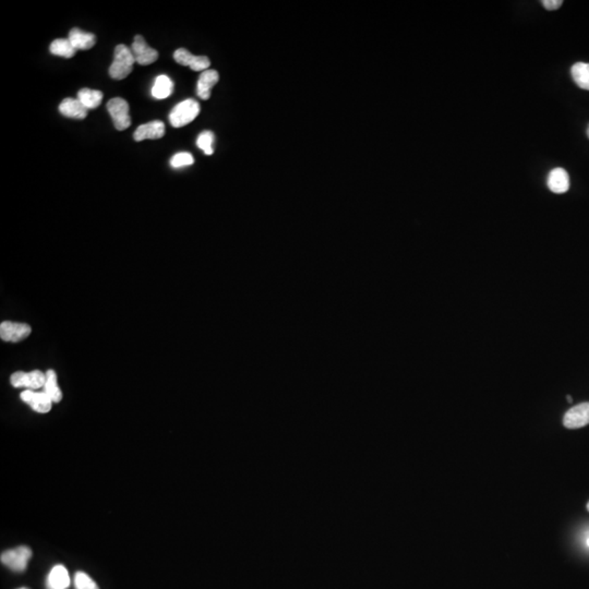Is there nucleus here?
<instances>
[{
    "instance_id": "nucleus-8",
    "label": "nucleus",
    "mask_w": 589,
    "mask_h": 589,
    "mask_svg": "<svg viewBox=\"0 0 589 589\" xmlns=\"http://www.w3.org/2000/svg\"><path fill=\"white\" fill-rule=\"evenodd\" d=\"M248 202V187L241 180H231L226 184L218 185L207 190V194L203 195L200 207L203 212H215L220 208L226 210H234V208H241Z\"/></svg>"
},
{
    "instance_id": "nucleus-18",
    "label": "nucleus",
    "mask_w": 589,
    "mask_h": 589,
    "mask_svg": "<svg viewBox=\"0 0 589 589\" xmlns=\"http://www.w3.org/2000/svg\"><path fill=\"white\" fill-rule=\"evenodd\" d=\"M33 589H68V588H66V586H64V588H53V586L38 585V586H36V588H33Z\"/></svg>"
},
{
    "instance_id": "nucleus-7",
    "label": "nucleus",
    "mask_w": 589,
    "mask_h": 589,
    "mask_svg": "<svg viewBox=\"0 0 589 589\" xmlns=\"http://www.w3.org/2000/svg\"><path fill=\"white\" fill-rule=\"evenodd\" d=\"M261 89L272 99L285 100L290 107H308L316 97L310 84H292L279 72H269L262 77Z\"/></svg>"
},
{
    "instance_id": "nucleus-9",
    "label": "nucleus",
    "mask_w": 589,
    "mask_h": 589,
    "mask_svg": "<svg viewBox=\"0 0 589 589\" xmlns=\"http://www.w3.org/2000/svg\"><path fill=\"white\" fill-rule=\"evenodd\" d=\"M328 120V108L323 105H308L303 108L295 126V141L298 146L306 151L315 148L316 133L328 123Z\"/></svg>"
},
{
    "instance_id": "nucleus-1",
    "label": "nucleus",
    "mask_w": 589,
    "mask_h": 589,
    "mask_svg": "<svg viewBox=\"0 0 589 589\" xmlns=\"http://www.w3.org/2000/svg\"><path fill=\"white\" fill-rule=\"evenodd\" d=\"M202 94L197 72L180 66L172 72L171 92L164 102V113L172 120H184L197 110Z\"/></svg>"
},
{
    "instance_id": "nucleus-2",
    "label": "nucleus",
    "mask_w": 589,
    "mask_h": 589,
    "mask_svg": "<svg viewBox=\"0 0 589 589\" xmlns=\"http://www.w3.org/2000/svg\"><path fill=\"white\" fill-rule=\"evenodd\" d=\"M300 171V156L292 149H277L259 162L254 184L261 192H272L288 184Z\"/></svg>"
},
{
    "instance_id": "nucleus-6",
    "label": "nucleus",
    "mask_w": 589,
    "mask_h": 589,
    "mask_svg": "<svg viewBox=\"0 0 589 589\" xmlns=\"http://www.w3.org/2000/svg\"><path fill=\"white\" fill-rule=\"evenodd\" d=\"M48 498L45 488L38 485L7 482L0 488V506L7 513L27 514L40 508Z\"/></svg>"
},
{
    "instance_id": "nucleus-11",
    "label": "nucleus",
    "mask_w": 589,
    "mask_h": 589,
    "mask_svg": "<svg viewBox=\"0 0 589 589\" xmlns=\"http://www.w3.org/2000/svg\"><path fill=\"white\" fill-rule=\"evenodd\" d=\"M102 58H104L108 68L115 76L117 74L131 76V74L140 71L144 64V56L141 51L130 50V48H125V46L115 43V41L105 46Z\"/></svg>"
},
{
    "instance_id": "nucleus-16",
    "label": "nucleus",
    "mask_w": 589,
    "mask_h": 589,
    "mask_svg": "<svg viewBox=\"0 0 589 589\" xmlns=\"http://www.w3.org/2000/svg\"><path fill=\"white\" fill-rule=\"evenodd\" d=\"M292 243L290 234L282 228H272V230L262 231L256 239L257 251L270 252L277 249L288 248Z\"/></svg>"
},
{
    "instance_id": "nucleus-14",
    "label": "nucleus",
    "mask_w": 589,
    "mask_h": 589,
    "mask_svg": "<svg viewBox=\"0 0 589 589\" xmlns=\"http://www.w3.org/2000/svg\"><path fill=\"white\" fill-rule=\"evenodd\" d=\"M117 149L131 164H143L153 154L154 140L151 136L123 133L118 136Z\"/></svg>"
},
{
    "instance_id": "nucleus-10",
    "label": "nucleus",
    "mask_w": 589,
    "mask_h": 589,
    "mask_svg": "<svg viewBox=\"0 0 589 589\" xmlns=\"http://www.w3.org/2000/svg\"><path fill=\"white\" fill-rule=\"evenodd\" d=\"M89 167L97 176L126 179L133 164L117 148H97L90 154Z\"/></svg>"
},
{
    "instance_id": "nucleus-12",
    "label": "nucleus",
    "mask_w": 589,
    "mask_h": 589,
    "mask_svg": "<svg viewBox=\"0 0 589 589\" xmlns=\"http://www.w3.org/2000/svg\"><path fill=\"white\" fill-rule=\"evenodd\" d=\"M261 136V125L251 113L241 112L233 118L228 131V144L234 149L251 148Z\"/></svg>"
},
{
    "instance_id": "nucleus-3",
    "label": "nucleus",
    "mask_w": 589,
    "mask_h": 589,
    "mask_svg": "<svg viewBox=\"0 0 589 589\" xmlns=\"http://www.w3.org/2000/svg\"><path fill=\"white\" fill-rule=\"evenodd\" d=\"M161 166L169 177L171 189L177 197H184L194 192L197 176L194 172V156L185 148L172 146L161 154Z\"/></svg>"
},
{
    "instance_id": "nucleus-15",
    "label": "nucleus",
    "mask_w": 589,
    "mask_h": 589,
    "mask_svg": "<svg viewBox=\"0 0 589 589\" xmlns=\"http://www.w3.org/2000/svg\"><path fill=\"white\" fill-rule=\"evenodd\" d=\"M323 210L321 200L318 197H305L298 203L297 210H295V218L298 223L305 226L306 231L310 233H318L320 231V215Z\"/></svg>"
},
{
    "instance_id": "nucleus-5",
    "label": "nucleus",
    "mask_w": 589,
    "mask_h": 589,
    "mask_svg": "<svg viewBox=\"0 0 589 589\" xmlns=\"http://www.w3.org/2000/svg\"><path fill=\"white\" fill-rule=\"evenodd\" d=\"M198 81L202 86L203 94L212 99H223L226 95L233 94L238 87V79L231 72L221 68L215 54L205 53L197 69Z\"/></svg>"
},
{
    "instance_id": "nucleus-13",
    "label": "nucleus",
    "mask_w": 589,
    "mask_h": 589,
    "mask_svg": "<svg viewBox=\"0 0 589 589\" xmlns=\"http://www.w3.org/2000/svg\"><path fill=\"white\" fill-rule=\"evenodd\" d=\"M74 76L82 84L95 87H107L112 84L115 74L110 71L104 58H86L77 63Z\"/></svg>"
},
{
    "instance_id": "nucleus-17",
    "label": "nucleus",
    "mask_w": 589,
    "mask_h": 589,
    "mask_svg": "<svg viewBox=\"0 0 589 589\" xmlns=\"http://www.w3.org/2000/svg\"><path fill=\"white\" fill-rule=\"evenodd\" d=\"M66 588L68 589H94L87 580L86 562L81 555H72L69 558V573L66 578Z\"/></svg>"
},
{
    "instance_id": "nucleus-4",
    "label": "nucleus",
    "mask_w": 589,
    "mask_h": 589,
    "mask_svg": "<svg viewBox=\"0 0 589 589\" xmlns=\"http://www.w3.org/2000/svg\"><path fill=\"white\" fill-rule=\"evenodd\" d=\"M18 580L30 583L36 581L41 585H58L61 581H66L69 573V560L51 555L46 558H22L15 567Z\"/></svg>"
}]
</instances>
